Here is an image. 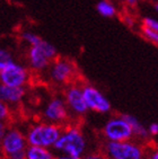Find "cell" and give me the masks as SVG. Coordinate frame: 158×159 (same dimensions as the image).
Wrapping results in <instances>:
<instances>
[{
    "mask_svg": "<svg viewBox=\"0 0 158 159\" xmlns=\"http://www.w3.org/2000/svg\"><path fill=\"white\" fill-rule=\"evenodd\" d=\"M122 116L130 125L131 130H132L133 138L138 139V140H147L149 138L147 128L140 122L137 117L133 116V115H130V114H122Z\"/></svg>",
    "mask_w": 158,
    "mask_h": 159,
    "instance_id": "obj_13",
    "label": "cell"
},
{
    "mask_svg": "<svg viewBox=\"0 0 158 159\" xmlns=\"http://www.w3.org/2000/svg\"><path fill=\"white\" fill-rule=\"evenodd\" d=\"M103 135L107 141H128L133 139L132 130L122 115L113 116L103 126Z\"/></svg>",
    "mask_w": 158,
    "mask_h": 159,
    "instance_id": "obj_7",
    "label": "cell"
},
{
    "mask_svg": "<svg viewBox=\"0 0 158 159\" xmlns=\"http://www.w3.org/2000/svg\"><path fill=\"white\" fill-rule=\"evenodd\" d=\"M62 131V126L50 122H37L28 128L25 133L28 146L53 148Z\"/></svg>",
    "mask_w": 158,
    "mask_h": 159,
    "instance_id": "obj_2",
    "label": "cell"
},
{
    "mask_svg": "<svg viewBox=\"0 0 158 159\" xmlns=\"http://www.w3.org/2000/svg\"><path fill=\"white\" fill-rule=\"evenodd\" d=\"M50 81L58 86L71 85L76 78L77 68L72 61L64 58H55L49 66Z\"/></svg>",
    "mask_w": 158,
    "mask_h": 159,
    "instance_id": "obj_5",
    "label": "cell"
},
{
    "mask_svg": "<svg viewBox=\"0 0 158 159\" xmlns=\"http://www.w3.org/2000/svg\"><path fill=\"white\" fill-rule=\"evenodd\" d=\"M149 137H156L158 134V124L156 122L150 123V125L147 128Z\"/></svg>",
    "mask_w": 158,
    "mask_h": 159,
    "instance_id": "obj_22",
    "label": "cell"
},
{
    "mask_svg": "<svg viewBox=\"0 0 158 159\" xmlns=\"http://www.w3.org/2000/svg\"><path fill=\"white\" fill-rule=\"evenodd\" d=\"M21 39L23 40V42L26 43L27 45L30 46H34V45H37L41 41L43 40L42 37L39 36L36 33H34V32H30V31H24L21 33Z\"/></svg>",
    "mask_w": 158,
    "mask_h": 159,
    "instance_id": "obj_16",
    "label": "cell"
},
{
    "mask_svg": "<svg viewBox=\"0 0 158 159\" xmlns=\"http://www.w3.org/2000/svg\"><path fill=\"white\" fill-rule=\"evenodd\" d=\"M64 103L71 114L77 116H84L88 110L85 104L81 93V86L71 84L64 92Z\"/></svg>",
    "mask_w": 158,
    "mask_h": 159,
    "instance_id": "obj_11",
    "label": "cell"
},
{
    "mask_svg": "<svg viewBox=\"0 0 158 159\" xmlns=\"http://www.w3.org/2000/svg\"><path fill=\"white\" fill-rule=\"evenodd\" d=\"M81 93L88 111H93L100 114H106L112 108L106 96L102 92H100V89H97L95 86L82 85Z\"/></svg>",
    "mask_w": 158,
    "mask_h": 159,
    "instance_id": "obj_9",
    "label": "cell"
},
{
    "mask_svg": "<svg viewBox=\"0 0 158 159\" xmlns=\"http://www.w3.org/2000/svg\"><path fill=\"white\" fill-rule=\"evenodd\" d=\"M145 159H158V151L157 149H152L146 153V158Z\"/></svg>",
    "mask_w": 158,
    "mask_h": 159,
    "instance_id": "obj_24",
    "label": "cell"
},
{
    "mask_svg": "<svg viewBox=\"0 0 158 159\" xmlns=\"http://www.w3.org/2000/svg\"><path fill=\"white\" fill-rule=\"evenodd\" d=\"M12 116V111H10V106L7 104L2 103L0 101V121H5L8 122V120Z\"/></svg>",
    "mask_w": 158,
    "mask_h": 159,
    "instance_id": "obj_19",
    "label": "cell"
},
{
    "mask_svg": "<svg viewBox=\"0 0 158 159\" xmlns=\"http://www.w3.org/2000/svg\"><path fill=\"white\" fill-rule=\"evenodd\" d=\"M27 146L25 133L17 128H9L3 138L0 140V151L3 158L25 151Z\"/></svg>",
    "mask_w": 158,
    "mask_h": 159,
    "instance_id": "obj_8",
    "label": "cell"
},
{
    "mask_svg": "<svg viewBox=\"0 0 158 159\" xmlns=\"http://www.w3.org/2000/svg\"><path fill=\"white\" fill-rule=\"evenodd\" d=\"M124 1L129 5H136L138 2V0H124Z\"/></svg>",
    "mask_w": 158,
    "mask_h": 159,
    "instance_id": "obj_27",
    "label": "cell"
},
{
    "mask_svg": "<svg viewBox=\"0 0 158 159\" xmlns=\"http://www.w3.org/2000/svg\"><path fill=\"white\" fill-rule=\"evenodd\" d=\"M140 33L148 42L152 43V44H157L158 43V31L140 25Z\"/></svg>",
    "mask_w": 158,
    "mask_h": 159,
    "instance_id": "obj_17",
    "label": "cell"
},
{
    "mask_svg": "<svg viewBox=\"0 0 158 159\" xmlns=\"http://www.w3.org/2000/svg\"><path fill=\"white\" fill-rule=\"evenodd\" d=\"M80 159H109L104 152H91L85 153Z\"/></svg>",
    "mask_w": 158,
    "mask_h": 159,
    "instance_id": "obj_21",
    "label": "cell"
},
{
    "mask_svg": "<svg viewBox=\"0 0 158 159\" xmlns=\"http://www.w3.org/2000/svg\"><path fill=\"white\" fill-rule=\"evenodd\" d=\"M26 159H53L54 155L50 148L37 147V146H27L25 150Z\"/></svg>",
    "mask_w": 158,
    "mask_h": 159,
    "instance_id": "obj_14",
    "label": "cell"
},
{
    "mask_svg": "<svg viewBox=\"0 0 158 159\" xmlns=\"http://www.w3.org/2000/svg\"><path fill=\"white\" fill-rule=\"evenodd\" d=\"M98 14L105 18H112L116 15V8L109 0H100L96 6Z\"/></svg>",
    "mask_w": 158,
    "mask_h": 159,
    "instance_id": "obj_15",
    "label": "cell"
},
{
    "mask_svg": "<svg viewBox=\"0 0 158 159\" xmlns=\"http://www.w3.org/2000/svg\"><path fill=\"white\" fill-rule=\"evenodd\" d=\"M8 123L5 122V121H0V140L3 138V135L6 134V132L8 131Z\"/></svg>",
    "mask_w": 158,
    "mask_h": 159,
    "instance_id": "obj_23",
    "label": "cell"
},
{
    "mask_svg": "<svg viewBox=\"0 0 158 159\" xmlns=\"http://www.w3.org/2000/svg\"><path fill=\"white\" fill-rule=\"evenodd\" d=\"M0 159H2V158H0Z\"/></svg>",
    "mask_w": 158,
    "mask_h": 159,
    "instance_id": "obj_28",
    "label": "cell"
},
{
    "mask_svg": "<svg viewBox=\"0 0 158 159\" xmlns=\"http://www.w3.org/2000/svg\"><path fill=\"white\" fill-rule=\"evenodd\" d=\"M53 159H73L71 157L67 156V155H63V153H61V155H58V156H54Z\"/></svg>",
    "mask_w": 158,
    "mask_h": 159,
    "instance_id": "obj_26",
    "label": "cell"
},
{
    "mask_svg": "<svg viewBox=\"0 0 158 159\" xmlns=\"http://www.w3.org/2000/svg\"><path fill=\"white\" fill-rule=\"evenodd\" d=\"M26 95L25 87H9L0 85V101L8 106L21 104Z\"/></svg>",
    "mask_w": 158,
    "mask_h": 159,
    "instance_id": "obj_12",
    "label": "cell"
},
{
    "mask_svg": "<svg viewBox=\"0 0 158 159\" xmlns=\"http://www.w3.org/2000/svg\"><path fill=\"white\" fill-rule=\"evenodd\" d=\"M141 26L158 31V21L152 17H143L142 20H141Z\"/></svg>",
    "mask_w": 158,
    "mask_h": 159,
    "instance_id": "obj_20",
    "label": "cell"
},
{
    "mask_svg": "<svg viewBox=\"0 0 158 159\" xmlns=\"http://www.w3.org/2000/svg\"><path fill=\"white\" fill-rule=\"evenodd\" d=\"M104 153L109 159H145L147 150L138 141H107L104 146Z\"/></svg>",
    "mask_w": 158,
    "mask_h": 159,
    "instance_id": "obj_3",
    "label": "cell"
},
{
    "mask_svg": "<svg viewBox=\"0 0 158 159\" xmlns=\"http://www.w3.org/2000/svg\"><path fill=\"white\" fill-rule=\"evenodd\" d=\"M58 57L57 49L51 43L42 40L37 45L30 46L27 52V60L30 68L33 71H44L48 69L53 60Z\"/></svg>",
    "mask_w": 158,
    "mask_h": 159,
    "instance_id": "obj_4",
    "label": "cell"
},
{
    "mask_svg": "<svg viewBox=\"0 0 158 159\" xmlns=\"http://www.w3.org/2000/svg\"><path fill=\"white\" fill-rule=\"evenodd\" d=\"M87 141L81 129L76 124H68L62 128L61 134L53 149L73 159H80L85 155Z\"/></svg>",
    "mask_w": 158,
    "mask_h": 159,
    "instance_id": "obj_1",
    "label": "cell"
},
{
    "mask_svg": "<svg viewBox=\"0 0 158 159\" xmlns=\"http://www.w3.org/2000/svg\"><path fill=\"white\" fill-rule=\"evenodd\" d=\"M43 117L46 122L64 125L70 119V112L62 97H53L48 102L43 110Z\"/></svg>",
    "mask_w": 158,
    "mask_h": 159,
    "instance_id": "obj_10",
    "label": "cell"
},
{
    "mask_svg": "<svg viewBox=\"0 0 158 159\" xmlns=\"http://www.w3.org/2000/svg\"><path fill=\"white\" fill-rule=\"evenodd\" d=\"M12 61H14V59H12V55L9 50L5 49V48H0V71Z\"/></svg>",
    "mask_w": 158,
    "mask_h": 159,
    "instance_id": "obj_18",
    "label": "cell"
},
{
    "mask_svg": "<svg viewBox=\"0 0 158 159\" xmlns=\"http://www.w3.org/2000/svg\"><path fill=\"white\" fill-rule=\"evenodd\" d=\"M124 21H125V24L128 25V26H130V27H132V26L134 25V20H133V18H132L131 16H125Z\"/></svg>",
    "mask_w": 158,
    "mask_h": 159,
    "instance_id": "obj_25",
    "label": "cell"
},
{
    "mask_svg": "<svg viewBox=\"0 0 158 159\" xmlns=\"http://www.w3.org/2000/svg\"><path fill=\"white\" fill-rule=\"evenodd\" d=\"M30 80V72L24 64L12 61L0 71V85L25 87Z\"/></svg>",
    "mask_w": 158,
    "mask_h": 159,
    "instance_id": "obj_6",
    "label": "cell"
}]
</instances>
